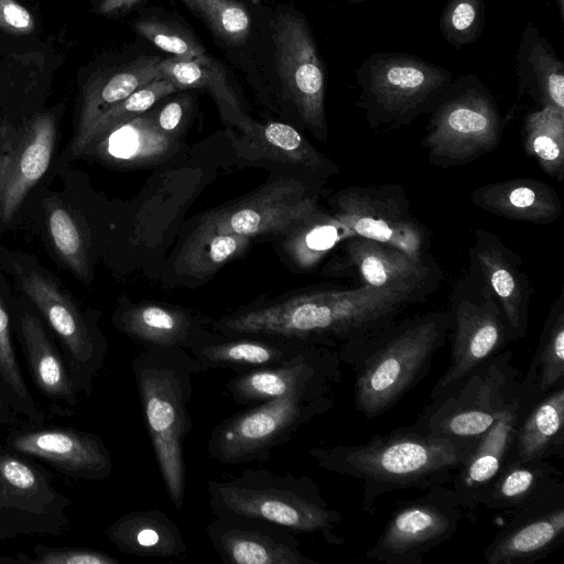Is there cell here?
I'll return each instance as SVG.
<instances>
[{
  "label": "cell",
  "mask_w": 564,
  "mask_h": 564,
  "mask_svg": "<svg viewBox=\"0 0 564 564\" xmlns=\"http://www.w3.org/2000/svg\"><path fill=\"white\" fill-rule=\"evenodd\" d=\"M424 300L417 295L361 286L312 291L220 318L214 328L226 336L296 339L340 349L399 319Z\"/></svg>",
  "instance_id": "6da1fadb"
},
{
  "label": "cell",
  "mask_w": 564,
  "mask_h": 564,
  "mask_svg": "<svg viewBox=\"0 0 564 564\" xmlns=\"http://www.w3.org/2000/svg\"><path fill=\"white\" fill-rule=\"evenodd\" d=\"M477 438H457L401 426L355 445L313 447L319 468L362 481V511L375 514L376 501L402 489L451 484Z\"/></svg>",
  "instance_id": "7a4b0ae2"
},
{
  "label": "cell",
  "mask_w": 564,
  "mask_h": 564,
  "mask_svg": "<svg viewBox=\"0 0 564 564\" xmlns=\"http://www.w3.org/2000/svg\"><path fill=\"white\" fill-rule=\"evenodd\" d=\"M449 312L394 321L338 349L355 372V408L367 419L391 409L429 372L451 333Z\"/></svg>",
  "instance_id": "3957f363"
},
{
  "label": "cell",
  "mask_w": 564,
  "mask_h": 564,
  "mask_svg": "<svg viewBox=\"0 0 564 564\" xmlns=\"http://www.w3.org/2000/svg\"><path fill=\"white\" fill-rule=\"evenodd\" d=\"M204 371L183 348H144L132 361L145 426L176 509L182 508L185 496L184 441L192 429L187 404L193 394V375Z\"/></svg>",
  "instance_id": "277c9868"
},
{
  "label": "cell",
  "mask_w": 564,
  "mask_h": 564,
  "mask_svg": "<svg viewBox=\"0 0 564 564\" xmlns=\"http://www.w3.org/2000/svg\"><path fill=\"white\" fill-rule=\"evenodd\" d=\"M207 491L217 517L262 520L295 535L317 534L334 546L345 543L336 532L341 522L340 512L329 507L315 481L306 475L246 468L231 479L209 480Z\"/></svg>",
  "instance_id": "5b68a950"
},
{
  "label": "cell",
  "mask_w": 564,
  "mask_h": 564,
  "mask_svg": "<svg viewBox=\"0 0 564 564\" xmlns=\"http://www.w3.org/2000/svg\"><path fill=\"white\" fill-rule=\"evenodd\" d=\"M356 105L372 129L397 130L429 113L454 79L451 70L417 56L376 52L356 70Z\"/></svg>",
  "instance_id": "8992f818"
},
{
  "label": "cell",
  "mask_w": 564,
  "mask_h": 564,
  "mask_svg": "<svg viewBox=\"0 0 564 564\" xmlns=\"http://www.w3.org/2000/svg\"><path fill=\"white\" fill-rule=\"evenodd\" d=\"M336 386H314L260 402L217 424L208 438V456L221 464L264 462L315 417L334 406Z\"/></svg>",
  "instance_id": "52a82bcc"
},
{
  "label": "cell",
  "mask_w": 564,
  "mask_h": 564,
  "mask_svg": "<svg viewBox=\"0 0 564 564\" xmlns=\"http://www.w3.org/2000/svg\"><path fill=\"white\" fill-rule=\"evenodd\" d=\"M422 140L432 165L468 164L501 141L502 119L489 89L474 74L454 78L429 112Z\"/></svg>",
  "instance_id": "ba28073f"
},
{
  "label": "cell",
  "mask_w": 564,
  "mask_h": 564,
  "mask_svg": "<svg viewBox=\"0 0 564 564\" xmlns=\"http://www.w3.org/2000/svg\"><path fill=\"white\" fill-rule=\"evenodd\" d=\"M513 354L503 349L447 392L431 400L413 429L441 436L477 438L500 416L521 386Z\"/></svg>",
  "instance_id": "9c48e42d"
},
{
  "label": "cell",
  "mask_w": 564,
  "mask_h": 564,
  "mask_svg": "<svg viewBox=\"0 0 564 564\" xmlns=\"http://www.w3.org/2000/svg\"><path fill=\"white\" fill-rule=\"evenodd\" d=\"M70 506L39 460L0 445V541L59 536L68 528Z\"/></svg>",
  "instance_id": "30bf717a"
},
{
  "label": "cell",
  "mask_w": 564,
  "mask_h": 564,
  "mask_svg": "<svg viewBox=\"0 0 564 564\" xmlns=\"http://www.w3.org/2000/svg\"><path fill=\"white\" fill-rule=\"evenodd\" d=\"M451 362L430 399L451 390L511 341L503 313L490 290L471 270L453 293Z\"/></svg>",
  "instance_id": "8fae6325"
},
{
  "label": "cell",
  "mask_w": 564,
  "mask_h": 564,
  "mask_svg": "<svg viewBox=\"0 0 564 564\" xmlns=\"http://www.w3.org/2000/svg\"><path fill=\"white\" fill-rule=\"evenodd\" d=\"M465 513L452 488L436 485L400 501L364 557L384 564H421L433 549L451 540Z\"/></svg>",
  "instance_id": "7c38bea8"
},
{
  "label": "cell",
  "mask_w": 564,
  "mask_h": 564,
  "mask_svg": "<svg viewBox=\"0 0 564 564\" xmlns=\"http://www.w3.org/2000/svg\"><path fill=\"white\" fill-rule=\"evenodd\" d=\"M20 283L55 337L76 389L88 397L107 355V341L96 321L36 271L22 273Z\"/></svg>",
  "instance_id": "4fadbf2b"
},
{
  "label": "cell",
  "mask_w": 564,
  "mask_h": 564,
  "mask_svg": "<svg viewBox=\"0 0 564 564\" xmlns=\"http://www.w3.org/2000/svg\"><path fill=\"white\" fill-rule=\"evenodd\" d=\"M329 203L352 237L391 245L417 260L432 259L427 253L431 234L412 214L401 185L347 186Z\"/></svg>",
  "instance_id": "5bb4252c"
},
{
  "label": "cell",
  "mask_w": 564,
  "mask_h": 564,
  "mask_svg": "<svg viewBox=\"0 0 564 564\" xmlns=\"http://www.w3.org/2000/svg\"><path fill=\"white\" fill-rule=\"evenodd\" d=\"M273 41L288 97L308 129L325 140V72L305 20L293 13L281 14L274 25Z\"/></svg>",
  "instance_id": "9a60e30c"
},
{
  "label": "cell",
  "mask_w": 564,
  "mask_h": 564,
  "mask_svg": "<svg viewBox=\"0 0 564 564\" xmlns=\"http://www.w3.org/2000/svg\"><path fill=\"white\" fill-rule=\"evenodd\" d=\"M4 445L75 480H104L112 473L111 456L104 441L95 433L72 426L20 423L10 427Z\"/></svg>",
  "instance_id": "2e32d148"
},
{
  "label": "cell",
  "mask_w": 564,
  "mask_h": 564,
  "mask_svg": "<svg viewBox=\"0 0 564 564\" xmlns=\"http://www.w3.org/2000/svg\"><path fill=\"white\" fill-rule=\"evenodd\" d=\"M55 119L41 113L20 126L0 127V219L9 223L45 174L55 142Z\"/></svg>",
  "instance_id": "e0dca14e"
},
{
  "label": "cell",
  "mask_w": 564,
  "mask_h": 564,
  "mask_svg": "<svg viewBox=\"0 0 564 564\" xmlns=\"http://www.w3.org/2000/svg\"><path fill=\"white\" fill-rule=\"evenodd\" d=\"M321 209L317 196L296 180L276 181L210 215L218 231L254 237L288 235Z\"/></svg>",
  "instance_id": "ac0fdd59"
},
{
  "label": "cell",
  "mask_w": 564,
  "mask_h": 564,
  "mask_svg": "<svg viewBox=\"0 0 564 564\" xmlns=\"http://www.w3.org/2000/svg\"><path fill=\"white\" fill-rule=\"evenodd\" d=\"M344 251L334 268L351 273L361 286L411 293L425 300L442 280L433 259H414L391 245L354 236L344 241Z\"/></svg>",
  "instance_id": "d6986e66"
},
{
  "label": "cell",
  "mask_w": 564,
  "mask_h": 564,
  "mask_svg": "<svg viewBox=\"0 0 564 564\" xmlns=\"http://www.w3.org/2000/svg\"><path fill=\"white\" fill-rule=\"evenodd\" d=\"M535 401L520 386L500 416L479 436L471 453L454 475L452 489L465 518L475 520L484 494L511 459L519 423Z\"/></svg>",
  "instance_id": "ffe728a7"
},
{
  "label": "cell",
  "mask_w": 564,
  "mask_h": 564,
  "mask_svg": "<svg viewBox=\"0 0 564 564\" xmlns=\"http://www.w3.org/2000/svg\"><path fill=\"white\" fill-rule=\"evenodd\" d=\"M341 364L338 350L313 345L286 364L237 372L224 389L238 404L260 403L308 387L337 386Z\"/></svg>",
  "instance_id": "44dd1931"
},
{
  "label": "cell",
  "mask_w": 564,
  "mask_h": 564,
  "mask_svg": "<svg viewBox=\"0 0 564 564\" xmlns=\"http://www.w3.org/2000/svg\"><path fill=\"white\" fill-rule=\"evenodd\" d=\"M471 270L497 300L511 341L527 335L533 289L521 258L495 234L476 229L469 249Z\"/></svg>",
  "instance_id": "7402d4cb"
},
{
  "label": "cell",
  "mask_w": 564,
  "mask_h": 564,
  "mask_svg": "<svg viewBox=\"0 0 564 564\" xmlns=\"http://www.w3.org/2000/svg\"><path fill=\"white\" fill-rule=\"evenodd\" d=\"M482 552L489 564H532L564 544V491L509 514Z\"/></svg>",
  "instance_id": "603a6c76"
},
{
  "label": "cell",
  "mask_w": 564,
  "mask_h": 564,
  "mask_svg": "<svg viewBox=\"0 0 564 564\" xmlns=\"http://www.w3.org/2000/svg\"><path fill=\"white\" fill-rule=\"evenodd\" d=\"M206 534L224 563L318 564L300 550L294 533L262 520L215 516Z\"/></svg>",
  "instance_id": "cb8c5ba5"
},
{
  "label": "cell",
  "mask_w": 564,
  "mask_h": 564,
  "mask_svg": "<svg viewBox=\"0 0 564 564\" xmlns=\"http://www.w3.org/2000/svg\"><path fill=\"white\" fill-rule=\"evenodd\" d=\"M15 330L36 390L58 413H73L80 393L68 373L59 347L42 319L24 310L18 315Z\"/></svg>",
  "instance_id": "d4e9b609"
},
{
  "label": "cell",
  "mask_w": 564,
  "mask_h": 564,
  "mask_svg": "<svg viewBox=\"0 0 564 564\" xmlns=\"http://www.w3.org/2000/svg\"><path fill=\"white\" fill-rule=\"evenodd\" d=\"M313 345L296 340L256 336L203 334L188 352L206 369L245 372L286 364ZM317 346V345H316Z\"/></svg>",
  "instance_id": "484cf974"
},
{
  "label": "cell",
  "mask_w": 564,
  "mask_h": 564,
  "mask_svg": "<svg viewBox=\"0 0 564 564\" xmlns=\"http://www.w3.org/2000/svg\"><path fill=\"white\" fill-rule=\"evenodd\" d=\"M231 134L237 152L249 160H264L303 167L321 176L338 173L336 164L318 152L295 128L282 122L259 124L249 120Z\"/></svg>",
  "instance_id": "4316f807"
},
{
  "label": "cell",
  "mask_w": 564,
  "mask_h": 564,
  "mask_svg": "<svg viewBox=\"0 0 564 564\" xmlns=\"http://www.w3.org/2000/svg\"><path fill=\"white\" fill-rule=\"evenodd\" d=\"M470 202L497 216L549 225L562 214V204L555 189L540 180L520 177L498 181L474 189Z\"/></svg>",
  "instance_id": "83f0119b"
},
{
  "label": "cell",
  "mask_w": 564,
  "mask_h": 564,
  "mask_svg": "<svg viewBox=\"0 0 564 564\" xmlns=\"http://www.w3.org/2000/svg\"><path fill=\"white\" fill-rule=\"evenodd\" d=\"M564 491L563 473L550 459L511 458L480 500V507L512 513Z\"/></svg>",
  "instance_id": "f1b7e54d"
},
{
  "label": "cell",
  "mask_w": 564,
  "mask_h": 564,
  "mask_svg": "<svg viewBox=\"0 0 564 564\" xmlns=\"http://www.w3.org/2000/svg\"><path fill=\"white\" fill-rule=\"evenodd\" d=\"M105 534L118 551L134 556L180 557L187 549L181 529L160 510L126 513Z\"/></svg>",
  "instance_id": "f546056e"
},
{
  "label": "cell",
  "mask_w": 564,
  "mask_h": 564,
  "mask_svg": "<svg viewBox=\"0 0 564 564\" xmlns=\"http://www.w3.org/2000/svg\"><path fill=\"white\" fill-rule=\"evenodd\" d=\"M519 90L539 107L564 111V63L550 42L532 24L522 31L516 57Z\"/></svg>",
  "instance_id": "4dcf8cb0"
},
{
  "label": "cell",
  "mask_w": 564,
  "mask_h": 564,
  "mask_svg": "<svg viewBox=\"0 0 564 564\" xmlns=\"http://www.w3.org/2000/svg\"><path fill=\"white\" fill-rule=\"evenodd\" d=\"M115 325L144 348L188 350L203 334L183 311L158 304H140L121 310L115 317Z\"/></svg>",
  "instance_id": "1f68e13d"
},
{
  "label": "cell",
  "mask_w": 564,
  "mask_h": 564,
  "mask_svg": "<svg viewBox=\"0 0 564 564\" xmlns=\"http://www.w3.org/2000/svg\"><path fill=\"white\" fill-rule=\"evenodd\" d=\"M564 457V386L538 399L523 414L511 458L520 462Z\"/></svg>",
  "instance_id": "d6a6232c"
},
{
  "label": "cell",
  "mask_w": 564,
  "mask_h": 564,
  "mask_svg": "<svg viewBox=\"0 0 564 564\" xmlns=\"http://www.w3.org/2000/svg\"><path fill=\"white\" fill-rule=\"evenodd\" d=\"M160 59L156 56L140 57L110 75L95 80L85 89L72 150L79 144L93 123L104 112L142 86L162 77L158 69Z\"/></svg>",
  "instance_id": "836d02e7"
},
{
  "label": "cell",
  "mask_w": 564,
  "mask_h": 564,
  "mask_svg": "<svg viewBox=\"0 0 564 564\" xmlns=\"http://www.w3.org/2000/svg\"><path fill=\"white\" fill-rule=\"evenodd\" d=\"M564 386V292L552 304L521 387L534 400Z\"/></svg>",
  "instance_id": "e575fe53"
},
{
  "label": "cell",
  "mask_w": 564,
  "mask_h": 564,
  "mask_svg": "<svg viewBox=\"0 0 564 564\" xmlns=\"http://www.w3.org/2000/svg\"><path fill=\"white\" fill-rule=\"evenodd\" d=\"M95 142L104 156L129 163L158 160L170 154L175 145L169 133L141 116L113 127L90 144Z\"/></svg>",
  "instance_id": "d590c367"
},
{
  "label": "cell",
  "mask_w": 564,
  "mask_h": 564,
  "mask_svg": "<svg viewBox=\"0 0 564 564\" xmlns=\"http://www.w3.org/2000/svg\"><path fill=\"white\" fill-rule=\"evenodd\" d=\"M158 69L161 76L169 79L176 89H208L217 98L220 109L230 117L238 129L249 121L241 112L237 99L228 86L225 70L206 54L195 58L175 56L161 58Z\"/></svg>",
  "instance_id": "8d00e7d4"
},
{
  "label": "cell",
  "mask_w": 564,
  "mask_h": 564,
  "mask_svg": "<svg viewBox=\"0 0 564 564\" xmlns=\"http://www.w3.org/2000/svg\"><path fill=\"white\" fill-rule=\"evenodd\" d=\"M249 241L246 236L218 231L208 216L181 251V272L192 278H205L242 253Z\"/></svg>",
  "instance_id": "74e56055"
},
{
  "label": "cell",
  "mask_w": 564,
  "mask_h": 564,
  "mask_svg": "<svg viewBox=\"0 0 564 564\" xmlns=\"http://www.w3.org/2000/svg\"><path fill=\"white\" fill-rule=\"evenodd\" d=\"M527 154L544 173L558 182L564 177V111L543 106L529 112L523 123Z\"/></svg>",
  "instance_id": "f35d334b"
},
{
  "label": "cell",
  "mask_w": 564,
  "mask_h": 564,
  "mask_svg": "<svg viewBox=\"0 0 564 564\" xmlns=\"http://www.w3.org/2000/svg\"><path fill=\"white\" fill-rule=\"evenodd\" d=\"M350 237L349 228L333 213L319 210L288 234L284 249L300 269L310 270Z\"/></svg>",
  "instance_id": "ab89813d"
},
{
  "label": "cell",
  "mask_w": 564,
  "mask_h": 564,
  "mask_svg": "<svg viewBox=\"0 0 564 564\" xmlns=\"http://www.w3.org/2000/svg\"><path fill=\"white\" fill-rule=\"evenodd\" d=\"M11 330V318L0 295V386L12 411L23 422L45 423L47 414L32 395L22 375Z\"/></svg>",
  "instance_id": "60d3db41"
},
{
  "label": "cell",
  "mask_w": 564,
  "mask_h": 564,
  "mask_svg": "<svg viewBox=\"0 0 564 564\" xmlns=\"http://www.w3.org/2000/svg\"><path fill=\"white\" fill-rule=\"evenodd\" d=\"M176 87L166 78L160 77L142 86L126 99L104 112L89 128L79 144L72 150L73 154H82L91 142L113 127L133 119L145 112L160 98L173 93Z\"/></svg>",
  "instance_id": "b9f144b4"
},
{
  "label": "cell",
  "mask_w": 564,
  "mask_h": 564,
  "mask_svg": "<svg viewBox=\"0 0 564 564\" xmlns=\"http://www.w3.org/2000/svg\"><path fill=\"white\" fill-rule=\"evenodd\" d=\"M484 23V0H448L440 18V30L448 44L460 48L478 39Z\"/></svg>",
  "instance_id": "7bdbcfd3"
},
{
  "label": "cell",
  "mask_w": 564,
  "mask_h": 564,
  "mask_svg": "<svg viewBox=\"0 0 564 564\" xmlns=\"http://www.w3.org/2000/svg\"><path fill=\"white\" fill-rule=\"evenodd\" d=\"M48 232L62 260L82 279L88 276L84 241L73 216L63 207H52L47 216Z\"/></svg>",
  "instance_id": "ee69618b"
},
{
  "label": "cell",
  "mask_w": 564,
  "mask_h": 564,
  "mask_svg": "<svg viewBox=\"0 0 564 564\" xmlns=\"http://www.w3.org/2000/svg\"><path fill=\"white\" fill-rule=\"evenodd\" d=\"M214 32L231 44L246 40L250 31V17L243 6L234 0H195Z\"/></svg>",
  "instance_id": "f6af8a7d"
},
{
  "label": "cell",
  "mask_w": 564,
  "mask_h": 564,
  "mask_svg": "<svg viewBox=\"0 0 564 564\" xmlns=\"http://www.w3.org/2000/svg\"><path fill=\"white\" fill-rule=\"evenodd\" d=\"M134 29L156 47L175 57L195 58L205 54L203 46L177 26L159 21L142 20L134 24Z\"/></svg>",
  "instance_id": "bcb514c9"
},
{
  "label": "cell",
  "mask_w": 564,
  "mask_h": 564,
  "mask_svg": "<svg viewBox=\"0 0 564 564\" xmlns=\"http://www.w3.org/2000/svg\"><path fill=\"white\" fill-rule=\"evenodd\" d=\"M33 557L22 553L17 556V562L23 564H118L112 555L93 549L72 546H48L35 544L32 549Z\"/></svg>",
  "instance_id": "7dc6e473"
},
{
  "label": "cell",
  "mask_w": 564,
  "mask_h": 564,
  "mask_svg": "<svg viewBox=\"0 0 564 564\" xmlns=\"http://www.w3.org/2000/svg\"><path fill=\"white\" fill-rule=\"evenodd\" d=\"M0 28L23 35L34 30L35 22L29 10L17 0H0Z\"/></svg>",
  "instance_id": "c3c4849f"
},
{
  "label": "cell",
  "mask_w": 564,
  "mask_h": 564,
  "mask_svg": "<svg viewBox=\"0 0 564 564\" xmlns=\"http://www.w3.org/2000/svg\"><path fill=\"white\" fill-rule=\"evenodd\" d=\"M183 117V105L178 101L167 104L160 112L158 118L159 128L169 133L174 131Z\"/></svg>",
  "instance_id": "681fc988"
},
{
  "label": "cell",
  "mask_w": 564,
  "mask_h": 564,
  "mask_svg": "<svg viewBox=\"0 0 564 564\" xmlns=\"http://www.w3.org/2000/svg\"><path fill=\"white\" fill-rule=\"evenodd\" d=\"M22 422L23 421L12 411L0 386V424L12 427Z\"/></svg>",
  "instance_id": "f907efd6"
},
{
  "label": "cell",
  "mask_w": 564,
  "mask_h": 564,
  "mask_svg": "<svg viewBox=\"0 0 564 564\" xmlns=\"http://www.w3.org/2000/svg\"><path fill=\"white\" fill-rule=\"evenodd\" d=\"M140 0H104L99 6V11L104 14L117 13L131 8Z\"/></svg>",
  "instance_id": "816d5d0a"
},
{
  "label": "cell",
  "mask_w": 564,
  "mask_h": 564,
  "mask_svg": "<svg viewBox=\"0 0 564 564\" xmlns=\"http://www.w3.org/2000/svg\"><path fill=\"white\" fill-rule=\"evenodd\" d=\"M191 10L199 13L198 4L195 0H182Z\"/></svg>",
  "instance_id": "f5cc1de1"
},
{
  "label": "cell",
  "mask_w": 564,
  "mask_h": 564,
  "mask_svg": "<svg viewBox=\"0 0 564 564\" xmlns=\"http://www.w3.org/2000/svg\"><path fill=\"white\" fill-rule=\"evenodd\" d=\"M560 17L564 20V0H555Z\"/></svg>",
  "instance_id": "db71d44e"
},
{
  "label": "cell",
  "mask_w": 564,
  "mask_h": 564,
  "mask_svg": "<svg viewBox=\"0 0 564 564\" xmlns=\"http://www.w3.org/2000/svg\"><path fill=\"white\" fill-rule=\"evenodd\" d=\"M6 563H17L15 558H11V557H0V564H6Z\"/></svg>",
  "instance_id": "11a10c76"
}]
</instances>
